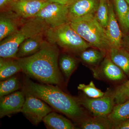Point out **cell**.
<instances>
[{
	"label": "cell",
	"instance_id": "cell-1",
	"mask_svg": "<svg viewBox=\"0 0 129 129\" xmlns=\"http://www.w3.org/2000/svg\"><path fill=\"white\" fill-rule=\"evenodd\" d=\"M59 55L57 46L45 41L36 53L16 59L22 71L28 78L62 87L64 81L58 65Z\"/></svg>",
	"mask_w": 129,
	"mask_h": 129
},
{
	"label": "cell",
	"instance_id": "cell-2",
	"mask_svg": "<svg viewBox=\"0 0 129 129\" xmlns=\"http://www.w3.org/2000/svg\"><path fill=\"white\" fill-rule=\"evenodd\" d=\"M23 91L37 97L54 110L79 123L86 117L78 98L65 93L57 86L35 83L27 77L24 80Z\"/></svg>",
	"mask_w": 129,
	"mask_h": 129
},
{
	"label": "cell",
	"instance_id": "cell-3",
	"mask_svg": "<svg viewBox=\"0 0 129 129\" xmlns=\"http://www.w3.org/2000/svg\"><path fill=\"white\" fill-rule=\"evenodd\" d=\"M69 23L72 27L91 46L107 53L112 48L106 29L99 23L95 14L72 19Z\"/></svg>",
	"mask_w": 129,
	"mask_h": 129
},
{
	"label": "cell",
	"instance_id": "cell-4",
	"mask_svg": "<svg viewBox=\"0 0 129 129\" xmlns=\"http://www.w3.org/2000/svg\"><path fill=\"white\" fill-rule=\"evenodd\" d=\"M48 26L39 18L28 19L16 32L1 41L0 56L16 58L20 45L27 39L44 33Z\"/></svg>",
	"mask_w": 129,
	"mask_h": 129
},
{
	"label": "cell",
	"instance_id": "cell-5",
	"mask_svg": "<svg viewBox=\"0 0 129 129\" xmlns=\"http://www.w3.org/2000/svg\"><path fill=\"white\" fill-rule=\"evenodd\" d=\"M44 35L48 42L68 52L80 53L91 46L72 27L69 22L48 27Z\"/></svg>",
	"mask_w": 129,
	"mask_h": 129
},
{
	"label": "cell",
	"instance_id": "cell-6",
	"mask_svg": "<svg viewBox=\"0 0 129 129\" xmlns=\"http://www.w3.org/2000/svg\"><path fill=\"white\" fill-rule=\"evenodd\" d=\"M78 99L80 105L95 116L107 117L115 104L113 90L109 89L101 97L91 98L84 96Z\"/></svg>",
	"mask_w": 129,
	"mask_h": 129
},
{
	"label": "cell",
	"instance_id": "cell-7",
	"mask_svg": "<svg viewBox=\"0 0 129 129\" xmlns=\"http://www.w3.org/2000/svg\"><path fill=\"white\" fill-rule=\"evenodd\" d=\"M24 93L25 101L21 112L33 124L37 125L53 110L46 103L37 97L27 92Z\"/></svg>",
	"mask_w": 129,
	"mask_h": 129
},
{
	"label": "cell",
	"instance_id": "cell-8",
	"mask_svg": "<svg viewBox=\"0 0 129 129\" xmlns=\"http://www.w3.org/2000/svg\"><path fill=\"white\" fill-rule=\"evenodd\" d=\"M35 17L41 19L48 27H55L70 22L68 5L50 3Z\"/></svg>",
	"mask_w": 129,
	"mask_h": 129
},
{
	"label": "cell",
	"instance_id": "cell-9",
	"mask_svg": "<svg viewBox=\"0 0 129 129\" xmlns=\"http://www.w3.org/2000/svg\"><path fill=\"white\" fill-rule=\"evenodd\" d=\"M91 69L94 78L97 79L118 83L127 79L123 71L111 60L108 55L106 56L99 66L91 67Z\"/></svg>",
	"mask_w": 129,
	"mask_h": 129
},
{
	"label": "cell",
	"instance_id": "cell-10",
	"mask_svg": "<svg viewBox=\"0 0 129 129\" xmlns=\"http://www.w3.org/2000/svg\"><path fill=\"white\" fill-rule=\"evenodd\" d=\"M46 0H15L11 4V11L23 18L34 17L44 7L50 3Z\"/></svg>",
	"mask_w": 129,
	"mask_h": 129
},
{
	"label": "cell",
	"instance_id": "cell-11",
	"mask_svg": "<svg viewBox=\"0 0 129 129\" xmlns=\"http://www.w3.org/2000/svg\"><path fill=\"white\" fill-rule=\"evenodd\" d=\"M25 101L23 91H16L1 97L0 99V117L21 112Z\"/></svg>",
	"mask_w": 129,
	"mask_h": 129
},
{
	"label": "cell",
	"instance_id": "cell-12",
	"mask_svg": "<svg viewBox=\"0 0 129 129\" xmlns=\"http://www.w3.org/2000/svg\"><path fill=\"white\" fill-rule=\"evenodd\" d=\"M99 3V0H73L68 5L70 20L95 14Z\"/></svg>",
	"mask_w": 129,
	"mask_h": 129
},
{
	"label": "cell",
	"instance_id": "cell-13",
	"mask_svg": "<svg viewBox=\"0 0 129 129\" xmlns=\"http://www.w3.org/2000/svg\"><path fill=\"white\" fill-rule=\"evenodd\" d=\"M109 15L108 22L105 29L112 45V48L122 47L123 35L118 24L112 5L109 3Z\"/></svg>",
	"mask_w": 129,
	"mask_h": 129
},
{
	"label": "cell",
	"instance_id": "cell-14",
	"mask_svg": "<svg viewBox=\"0 0 129 129\" xmlns=\"http://www.w3.org/2000/svg\"><path fill=\"white\" fill-rule=\"evenodd\" d=\"M44 33L36 35L24 41L19 47L16 58L29 56L39 50L45 41L43 39Z\"/></svg>",
	"mask_w": 129,
	"mask_h": 129
},
{
	"label": "cell",
	"instance_id": "cell-15",
	"mask_svg": "<svg viewBox=\"0 0 129 129\" xmlns=\"http://www.w3.org/2000/svg\"><path fill=\"white\" fill-rule=\"evenodd\" d=\"M12 12V11H11ZM12 12L11 14L4 12L0 16V41L11 35L18 29V24L16 18L18 17Z\"/></svg>",
	"mask_w": 129,
	"mask_h": 129
},
{
	"label": "cell",
	"instance_id": "cell-16",
	"mask_svg": "<svg viewBox=\"0 0 129 129\" xmlns=\"http://www.w3.org/2000/svg\"><path fill=\"white\" fill-rule=\"evenodd\" d=\"M44 124L48 128L52 129H77L69 119L55 112L49 113L43 119Z\"/></svg>",
	"mask_w": 129,
	"mask_h": 129
},
{
	"label": "cell",
	"instance_id": "cell-17",
	"mask_svg": "<svg viewBox=\"0 0 129 129\" xmlns=\"http://www.w3.org/2000/svg\"><path fill=\"white\" fill-rule=\"evenodd\" d=\"M107 53L111 60L129 77V52L121 47L112 48Z\"/></svg>",
	"mask_w": 129,
	"mask_h": 129
},
{
	"label": "cell",
	"instance_id": "cell-18",
	"mask_svg": "<svg viewBox=\"0 0 129 129\" xmlns=\"http://www.w3.org/2000/svg\"><path fill=\"white\" fill-rule=\"evenodd\" d=\"M80 124L83 129H111L113 127L107 116H86Z\"/></svg>",
	"mask_w": 129,
	"mask_h": 129
},
{
	"label": "cell",
	"instance_id": "cell-19",
	"mask_svg": "<svg viewBox=\"0 0 129 129\" xmlns=\"http://www.w3.org/2000/svg\"><path fill=\"white\" fill-rule=\"evenodd\" d=\"M113 125L129 119V99L120 104H115L107 116Z\"/></svg>",
	"mask_w": 129,
	"mask_h": 129
},
{
	"label": "cell",
	"instance_id": "cell-20",
	"mask_svg": "<svg viewBox=\"0 0 129 129\" xmlns=\"http://www.w3.org/2000/svg\"><path fill=\"white\" fill-rule=\"evenodd\" d=\"M22 71L16 58H0V80L2 81L13 76Z\"/></svg>",
	"mask_w": 129,
	"mask_h": 129
},
{
	"label": "cell",
	"instance_id": "cell-21",
	"mask_svg": "<svg viewBox=\"0 0 129 129\" xmlns=\"http://www.w3.org/2000/svg\"><path fill=\"white\" fill-rule=\"evenodd\" d=\"M88 48L80 53V57L83 62L91 66L98 65L107 53L98 48Z\"/></svg>",
	"mask_w": 129,
	"mask_h": 129
},
{
	"label": "cell",
	"instance_id": "cell-22",
	"mask_svg": "<svg viewBox=\"0 0 129 129\" xmlns=\"http://www.w3.org/2000/svg\"><path fill=\"white\" fill-rule=\"evenodd\" d=\"M78 62L73 56L64 53L61 55L58 60V65L67 81L76 69Z\"/></svg>",
	"mask_w": 129,
	"mask_h": 129
},
{
	"label": "cell",
	"instance_id": "cell-23",
	"mask_svg": "<svg viewBox=\"0 0 129 129\" xmlns=\"http://www.w3.org/2000/svg\"><path fill=\"white\" fill-rule=\"evenodd\" d=\"M22 84L17 77L13 76L0 83V97L9 94L19 90Z\"/></svg>",
	"mask_w": 129,
	"mask_h": 129
},
{
	"label": "cell",
	"instance_id": "cell-24",
	"mask_svg": "<svg viewBox=\"0 0 129 129\" xmlns=\"http://www.w3.org/2000/svg\"><path fill=\"white\" fill-rule=\"evenodd\" d=\"M95 15L99 23L106 29L109 15V3L107 0H99V6Z\"/></svg>",
	"mask_w": 129,
	"mask_h": 129
},
{
	"label": "cell",
	"instance_id": "cell-25",
	"mask_svg": "<svg viewBox=\"0 0 129 129\" xmlns=\"http://www.w3.org/2000/svg\"><path fill=\"white\" fill-rule=\"evenodd\" d=\"M113 2L117 16L121 27L124 32H127L125 20L129 8L128 4L125 0H113Z\"/></svg>",
	"mask_w": 129,
	"mask_h": 129
},
{
	"label": "cell",
	"instance_id": "cell-26",
	"mask_svg": "<svg viewBox=\"0 0 129 129\" xmlns=\"http://www.w3.org/2000/svg\"><path fill=\"white\" fill-rule=\"evenodd\" d=\"M115 104H120L129 99V80L113 90Z\"/></svg>",
	"mask_w": 129,
	"mask_h": 129
},
{
	"label": "cell",
	"instance_id": "cell-27",
	"mask_svg": "<svg viewBox=\"0 0 129 129\" xmlns=\"http://www.w3.org/2000/svg\"><path fill=\"white\" fill-rule=\"evenodd\" d=\"M79 90L83 91L86 96L91 98H97L103 96L105 92L98 89L92 81H90L89 84H80L78 86Z\"/></svg>",
	"mask_w": 129,
	"mask_h": 129
},
{
	"label": "cell",
	"instance_id": "cell-28",
	"mask_svg": "<svg viewBox=\"0 0 129 129\" xmlns=\"http://www.w3.org/2000/svg\"><path fill=\"white\" fill-rule=\"evenodd\" d=\"M112 129H129V119L118 124L113 125Z\"/></svg>",
	"mask_w": 129,
	"mask_h": 129
},
{
	"label": "cell",
	"instance_id": "cell-29",
	"mask_svg": "<svg viewBox=\"0 0 129 129\" xmlns=\"http://www.w3.org/2000/svg\"><path fill=\"white\" fill-rule=\"evenodd\" d=\"M121 46L129 52V34L123 37Z\"/></svg>",
	"mask_w": 129,
	"mask_h": 129
},
{
	"label": "cell",
	"instance_id": "cell-30",
	"mask_svg": "<svg viewBox=\"0 0 129 129\" xmlns=\"http://www.w3.org/2000/svg\"><path fill=\"white\" fill-rule=\"evenodd\" d=\"M50 3H55L63 5H68L73 0H46Z\"/></svg>",
	"mask_w": 129,
	"mask_h": 129
},
{
	"label": "cell",
	"instance_id": "cell-31",
	"mask_svg": "<svg viewBox=\"0 0 129 129\" xmlns=\"http://www.w3.org/2000/svg\"><path fill=\"white\" fill-rule=\"evenodd\" d=\"M15 0H0V7L1 9L4 8L6 6L11 4Z\"/></svg>",
	"mask_w": 129,
	"mask_h": 129
},
{
	"label": "cell",
	"instance_id": "cell-32",
	"mask_svg": "<svg viewBox=\"0 0 129 129\" xmlns=\"http://www.w3.org/2000/svg\"><path fill=\"white\" fill-rule=\"evenodd\" d=\"M125 24L127 32H128L129 30V8L125 16Z\"/></svg>",
	"mask_w": 129,
	"mask_h": 129
},
{
	"label": "cell",
	"instance_id": "cell-33",
	"mask_svg": "<svg viewBox=\"0 0 129 129\" xmlns=\"http://www.w3.org/2000/svg\"><path fill=\"white\" fill-rule=\"evenodd\" d=\"M126 1V2L127 3L128 5H129V0H125Z\"/></svg>",
	"mask_w": 129,
	"mask_h": 129
},
{
	"label": "cell",
	"instance_id": "cell-34",
	"mask_svg": "<svg viewBox=\"0 0 129 129\" xmlns=\"http://www.w3.org/2000/svg\"><path fill=\"white\" fill-rule=\"evenodd\" d=\"M22 1H41V0H22Z\"/></svg>",
	"mask_w": 129,
	"mask_h": 129
},
{
	"label": "cell",
	"instance_id": "cell-35",
	"mask_svg": "<svg viewBox=\"0 0 129 129\" xmlns=\"http://www.w3.org/2000/svg\"></svg>",
	"mask_w": 129,
	"mask_h": 129
}]
</instances>
